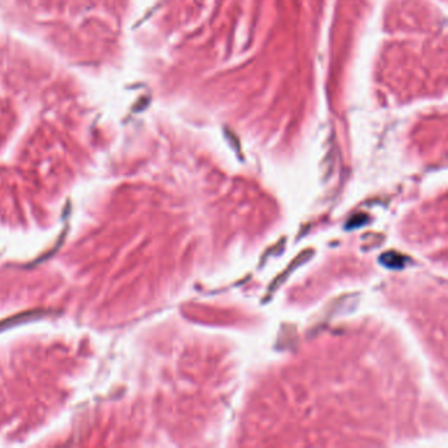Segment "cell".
Instances as JSON below:
<instances>
[{
	"mask_svg": "<svg viewBox=\"0 0 448 448\" xmlns=\"http://www.w3.org/2000/svg\"><path fill=\"white\" fill-rule=\"evenodd\" d=\"M380 261L388 268H396V270H400L405 265V258L397 252H388V254L381 255Z\"/></svg>",
	"mask_w": 448,
	"mask_h": 448,
	"instance_id": "1",
	"label": "cell"
}]
</instances>
